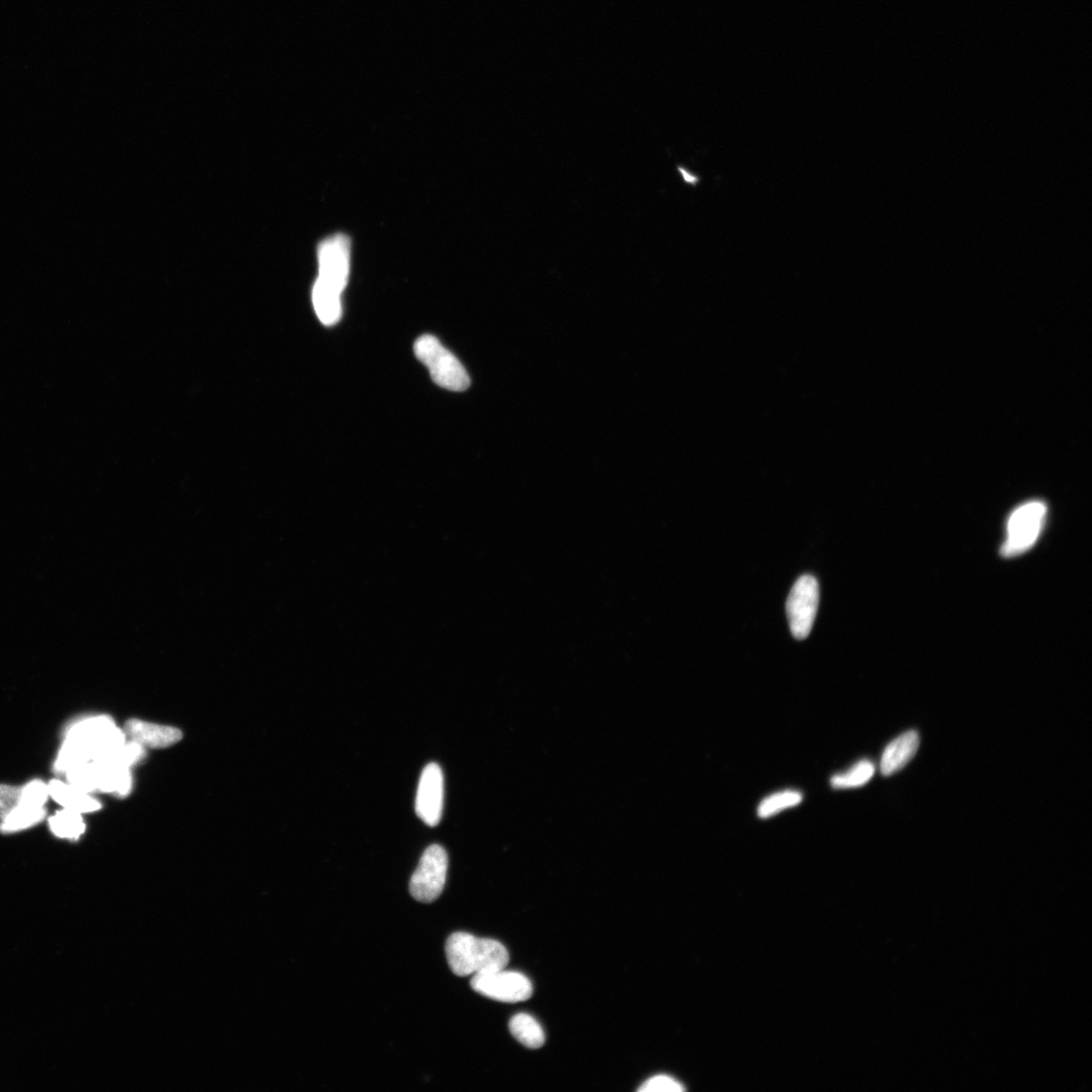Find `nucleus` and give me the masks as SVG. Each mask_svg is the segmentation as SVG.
<instances>
[{
  "instance_id": "12",
  "label": "nucleus",
  "mask_w": 1092,
  "mask_h": 1092,
  "mask_svg": "<svg viewBox=\"0 0 1092 1092\" xmlns=\"http://www.w3.org/2000/svg\"><path fill=\"white\" fill-rule=\"evenodd\" d=\"M48 787L51 797L64 808L83 814L100 810L102 807L100 802L92 797L90 793L85 792L70 783H65L61 780H53L48 784Z\"/></svg>"
},
{
  "instance_id": "18",
  "label": "nucleus",
  "mask_w": 1092,
  "mask_h": 1092,
  "mask_svg": "<svg viewBox=\"0 0 1092 1092\" xmlns=\"http://www.w3.org/2000/svg\"><path fill=\"white\" fill-rule=\"evenodd\" d=\"M874 773V764L869 760H862L849 771L832 776L830 785L835 789L861 787L872 779Z\"/></svg>"
},
{
  "instance_id": "15",
  "label": "nucleus",
  "mask_w": 1092,
  "mask_h": 1092,
  "mask_svg": "<svg viewBox=\"0 0 1092 1092\" xmlns=\"http://www.w3.org/2000/svg\"><path fill=\"white\" fill-rule=\"evenodd\" d=\"M509 1028L513 1036L522 1045L530 1049H538L545 1040L544 1031L538 1021L527 1013L514 1015Z\"/></svg>"
},
{
  "instance_id": "21",
  "label": "nucleus",
  "mask_w": 1092,
  "mask_h": 1092,
  "mask_svg": "<svg viewBox=\"0 0 1092 1092\" xmlns=\"http://www.w3.org/2000/svg\"><path fill=\"white\" fill-rule=\"evenodd\" d=\"M49 797L48 784L38 779L33 780L22 787L20 806L34 809L44 808Z\"/></svg>"
},
{
  "instance_id": "8",
  "label": "nucleus",
  "mask_w": 1092,
  "mask_h": 1092,
  "mask_svg": "<svg viewBox=\"0 0 1092 1092\" xmlns=\"http://www.w3.org/2000/svg\"><path fill=\"white\" fill-rule=\"evenodd\" d=\"M471 986L485 997L507 1003L525 1001L533 991L525 975L504 969L475 975Z\"/></svg>"
},
{
  "instance_id": "7",
  "label": "nucleus",
  "mask_w": 1092,
  "mask_h": 1092,
  "mask_svg": "<svg viewBox=\"0 0 1092 1092\" xmlns=\"http://www.w3.org/2000/svg\"><path fill=\"white\" fill-rule=\"evenodd\" d=\"M351 239L337 234L324 240L318 247L319 277L316 282L339 294L349 284L351 271Z\"/></svg>"
},
{
  "instance_id": "19",
  "label": "nucleus",
  "mask_w": 1092,
  "mask_h": 1092,
  "mask_svg": "<svg viewBox=\"0 0 1092 1092\" xmlns=\"http://www.w3.org/2000/svg\"><path fill=\"white\" fill-rule=\"evenodd\" d=\"M802 794L795 790H785L765 798L758 807L761 818L772 817L781 811L795 807L802 802Z\"/></svg>"
},
{
  "instance_id": "2",
  "label": "nucleus",
  "mask_w": 1092,
  "mask_h": 1092,
  "mask_svg": "<svg viewBox=\"0 0 1092 1092\" xmlns=\"http://www.w3.org/2000/svg\"><path fill=\"white\" fill-rule=\"evenodd\" d=\"M126 732L109 716L81 720L71 727L67 740L79 748L90 762L106 759L126 741Z\"/></svg>"
},
{
  "instance_id": "22",
  "label": "nucleus",
  "mask_w": 1092,
  "mask_h": 1092,
  "mask_svg": "<svg viewBox=\"0 0 1092 1092\" xmlns=\"http://www.w3.org/2000/svg\"><path fill=\"white\" fill-rule=\"evenodd\" d=\"M21 796L22 787L0 785V821L20 806Z\"/></svg>"
},
{
  "instance_id": "20",
  "label": "nucleus",
  "mask_w": 1092,
  "mask_h": 1092,
  "mask_svg": "<svg viewBox=\"0 0 1092 1092\" xmlns=\"http://www.w3.org/2000/svg\"><path fill=\"white\" fill-rule=\"evenodd\" d=\"M70 784L92 793L98 791V773L94 762H89L70 770L67 774Z\"/></svg>"
},
{
  "instance_id": "17",
  "label": "nucleus",
  "mask_w": 1092,
  "mask_h": 1092,
  "mask_svg": "<svg viewBox=\"0 0 1092 1092\" xmlns=\"http://www.w3.org/2000/svg\"><path fill=\"white\" fill-rule=\"evenodd\" d=\"M47 815L45 808L34 809L19 806L6 819L0 822V831L13 833L32 827L41 822Z\"/></svg>"
},
{
  "instance_id": "1",
  "label": "nucleus",
  "mask_w": 1092,
  "mask_h": 1092,
  "mask_svg": "<svg viewBox=\"0 0 1092 1092\" xmlns=\"http://www.w3.org/2000/svg\"><path fill=\"white\" fill-rule=\"evenodd\" d=\"M445 952L453 973L460 977L502 970L509 963V953L500 941L467 932L452 934Z\"/></svg>"
},
{
  "instance_id": "9",
  "label": "nucleus",
  "mask_w": 1092,
  "mask_h": 1092,
  "mask_svg": "<svg viewBox=\"0 0 1092 1092\" xmlns=\"http://www.w3.org/2000/svg\"><path fill=\"white\" fill-rule=\"evenodd\" d=\"M444 780L439 765L431 763L422 772L417 797L416 813L427 825L435 826L440 822L443 811Z\"/></svg>"
},
{
  "instance_id": "13",
  "label": "nucleus",
  "mask_w": 1092,
  "mask_h": 1092,
  "mask_svg": "<svg viewBox=\"0 0 1092 1092\" xmlns=\"http://www.w3.org/2000/svg\"><path fill=\"white\" fill-rule=\"evenodd\" d=\"M98 773V791L127 796L132 788L130 768L108 761H93Z\"/></svg>"
},
{
  "instance_id": "23",
  "label": "nucleus",
  "mask_w": 1092,
  "mask_h": 1092,
  "mask_svg": "<svg viewBox=\"0 0 1092 1092\" xmlns=\"http://www.w3.org/2000/svg\"><path fill=\"white\" fill-rule=\"evenodd\" d=\"M685 1087L676 1079L667 1075H658L647 1080L639 1088L640 1092H681Z\"/></svg>"
},
{
  "instance_id": "11",
  "label": "nucleus",
  "mask_w": 1092,
  "mask_h": 1092,
  "mask_svg": "<svg viewBox=\"0 0 1092 1092\" xmlns=\"http://www.w3.org/2000/svg\"><path fill=\"white\" fill-rule=\"evenodd\" d=\"M919 747V735L909 730L893 739L884 750L880 769L884 776H891L902 770L915 756Z\"/></svg>"
},
{
  "instance_id": "14",
  "label": "nucleus",
  "mask_w": 1092,
  "mask_h": 1092,
  "mask_svg": "<svg viewBox=\"0 0 1092 1092\" xmlns=\"http://www.w3.org/2000/svg\"><path fill=\"white\" fill-rule=\"evenodd\" d=\"M313 304L319 320L325 326H333L342 316L341 294L318 282L313 289Z\"/></svg>"
},
{
  "instance_id": "6",
  "label": "nucleus",
  "mask_w": 1092,
  "mask_h": 1092,
  "mask_svg": "<svg viewBox=\"0 0 1092 1092\" xmlns=\"http://www.w3.org/2000/svg\"><path fill=\"white\" fill-rule=\"evenodd\" d=\"M819 603V586L811 575L800 577L787 600L786 610L792 635L805 639L813 626Z\"/></svg>"
},
{
  "instance_id": "16",
  "label": "nucleus",
  "mask_w": 1092,
  "mask_h": 1092,
  "mask_svg": "<svg viewBox=\"0 0 1092 1092\" xmlns=\"http://www.w3.org/2000/svg\"><path fill=\"white\" fill-rule=\"evenodd\" d=\"M52 831L59 837L78 839L86 830V823L80 812L64 808L49 819Z\"/></svg>"
},
{
  "instance_id": "10",
  "label": "nucleus",
  "mask_w": 1092,
  "mask_h": 1092,
  "mask_svg": "<svg viewBox=\"0 0 1092 1092\" xmlns=\"http://www.w3.org/2000/svg\"><path fill=\"white\" fill-rule=\"evenodd\" d=\"M125 732L132 740L144 748L165 749L183 738L180 729L162 724L131 719L125 725Z\"/></svg>"
},
{
  "instance_id": "5",
  "label": "nucleus",
  "mask_w": 1092,
  "mask_h": 1092,
  "mask_svg": "<svg viewBox=\"0 0 1092 1092\" xmlns=\"http://www.w3.org/2000/svg\"><path fill=\"white\" fill-rule=\"evenodd\" d=\"M449 868L448 853L439 845L424 852L410 881V893L417 901L430 903L443 891Z\"/></svg>"
},
{
  "instance_id": "4",
  "label": "nucleus",
  "mask_w": 1092,
  "mask_h": 1092,
  "mask_svg": "<svg viewBox=\"0 0 1092 1092\" xmlns=\"http://www.w3.org/2000/svg\"><path fill=\"white\" fill-rule=\"evenodd\" d=\"M1047 506L1039 501L1025 503L1015 509L1006 527V538L1001 548L1004 558H1013L1030 550L1044 528Z\"/></svg>"
},
{
  "instance_id": "3",
  "label": "nucleus",
  "mask_w": 1092,
  "mask_h": 1092,
  "mask_svg": "<svg viewBox=\"0 0 1092 1092\" xmlns=\"http://www.w3.org/2000/svg\"><path fill=\"white\" fill-rule=\"evenodd\" d=\"M417 359L427 367L432 380L441 388L453 391H466L471 379L460 361L449 352L437 338L431 335L420 337L414 345Z\"/></svg>"
}]
</instances>
